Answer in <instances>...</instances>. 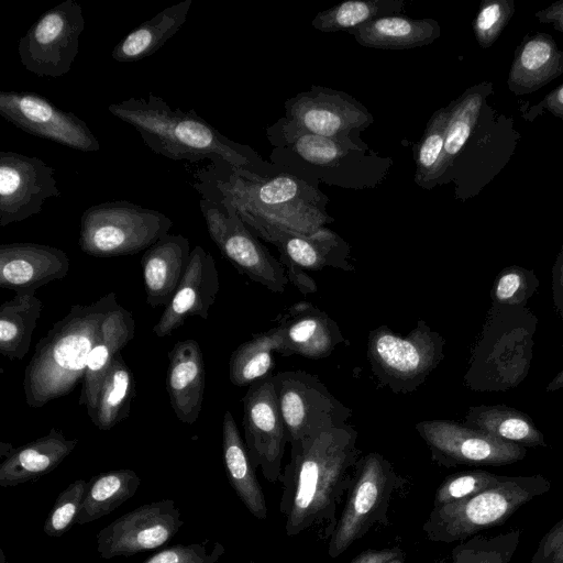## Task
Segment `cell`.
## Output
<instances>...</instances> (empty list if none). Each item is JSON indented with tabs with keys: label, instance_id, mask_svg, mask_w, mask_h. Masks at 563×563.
<instances>
[{
	"label": "cell",
	"instance_id": "1",
	"mask_svg": "<svg viewBox=\"0 0 563 563\" xmlns=\"http://www.w3.org/2000/svg\"><path fill=\"white\" fill-rule=\"evenodd\" d=\"M357 438L353 426L346 424L321 432L290 453L280 478L279 505L288 537L313 531L330 539L362 457Z\"/></svg>",
	"mask_w": 563,
	"mask_h": 563
},
{
	"label": "cell",
	"instance_id": "2",
	"mask_svg": "<svg viewBox=\"0 0 563 563\" xmlns=\"http://www.w3.org/2000/svg\"><path fill=\"white\" fill-rule=\"evenodd\" d=\"M197 168L192 187L201 198L231 207L240 219L274 224L312 235L332 223L329 198L288 173L260 176L238 169L221 158Z\"/></svg>",
	"mask_w": 563,
	"mask_h": 563
},
{
	"label": "cell",
	"instance_id": "3",
	"mask_svg": "<svg viewBox=\"0 0 563 563\" xmlns=\"http://www.w3.org/2000/svg\"><path fill=\"white\" fill-rule=\"evenodd\" d=\"M110 113L132 125L154 153L174 161L221 158L231 166L260 176H272L266 164L247 145L236 143L207 122L194 109H173L162 97H130L108 106ZM280 173V172H279Z\"/></svg>",
	"mask_w": 563,
	"mask_h": 563
},
{
	"label": "cell",
	"instance_id": "4",
	"mask_svg": "<svg viewBox=\"0 0 563 563\" xmlns=\"http://www.w3.org/2000/svg\"><path fill=\"white\" fill-rule=\"evenodd\" d=\"M273 150L269 159L288 173L318 187L368 189L387 177L393 159L378 155L366 143L342 142L300 130L285 117L266 129Z\"/></svg>",
	"mask_w": 563,
	"mask_h": 563
},
{
	"label": "cell",
	"instance_id": "5",
	"mask_svg": "<svg viewBox=\"0 0 563 563\" xmlns=\"http://www.w3.org/2000/svg\"><path fill=\"white\" fill-rule=\"evenodd\" d=\"M119 306L109 292L89 305H73L35 346L24 371L26 404L41 408L71 393L82 380L89 354L101 338L102 323Z\"/></svg>",
	"mask_w": 563,
	"mask_h": 563
},
{
	"label": "cell",
	"instance_id": "6",
	"mask_svg": "<svg viewBox=\"0 0 563 563\" xmlns=\"http://www.w3.org/2000/svg\"><path fill=\"white\" fill-rule=\"evenodd\" d=\"M538 318L527 307H494L487 311L471 350L463 384L474 391H506L529 374Z\"/></svg>",
	"mask_w": 563,
	"mask_h": 563
},
{
	"label": "cell",
	"instance_id": "7",
	"mask_svg": "<svg viewBox=\"0 0 563 563\" xmlns=\"http://www.w3.org/2000/svg\"><path fill=\"white\" fill-rule=\"evenodd\" d=\"M550 488V481L540 474L505 475L500 483L471 498L433 507L422 531L433 542L464 541L504 525L521 506Z\"/></svg>",
	"mask_w": 563,
	"mask_h": 563
},
{
	"label": "cell",
	"instance_id": "8",
	"mask_svg": "<svg viewBox=\"0 0 563 563\" xmlns=\"http://www.w3.org/2000/svg\"><path fill=\"white\" fill-rule=\"evenodd\" d=\"M173 221L161 211L126 200L106 201L80 217L79 247L93 257H115L145 251L168 234Z\"/></svg>",
	"mask_w": 563,
	"mask_h": 563
},
{
	"label": "cell",
	"instance_id": "9",
	"mask_svg": "<svg viewBox=\"0 0 563 563\" xmlns=\"http://www.w3.org/2000/svg\"><path fill=\"white\" fill-rule=\"evenodd\" d=\"M445 339L426 321L406 335L387 325L371 330L366 355L380 385L395 394L417 390L444 358Z\"/></svg>",
	"mask_w": 563,
	"mask_h": 563
},
{
	"label": "cell",
	"instance_id": "10",
	"mask_svg": "<svg viewBox=\"0 0 563 563\" xmlns=\"http://www.w3.org/2000/svg\"><path fill=\"white\" fill-rule=\"evenodd\" d=\"M401 486L402 478L386 457L378 452L362 456L329 539V556L338 558L374 526L385 523L393 497Z\"/></svg>",
	"mask_w": 563,
	"mask_h": 563
},
{
	"label": "cell",
	"instance_id": "11",
	"mask_svg": "<svg viewBox=\"0 0 563 563\" xmlns=\"http://www.w3.org/2000/svg\"><path fill=\"white\" fill-rule=\"evenodd\" d=\"M290 453L323 431L345 427L352 410L335 398L314 374L286 371L273 375Z\"/></svg>",
	"mask_w": 563,
	"mask_h": 563
},
{
	"label": "cell",
	"instance_id": "12",
	"mask_svg": "<svg viewBox=\"0 0 563 563\" xmlns=\"http://www.w3.org/2000/svg\"><path fill=\"white\" fill-rule=\"evenodd\" d=\"M85 29L81 5L65 0L44 12L20 37L18 54L23 67L38 77L66 75L79 53Z\"/></svg>",
	"mask_w": 563,
	"mask_h": 563
},
{
	"label": "cell",
	"instance_id": "13",
	"mask_svg": "<svg viewBox=\"0 0 563 563\" xmlns=\"http://www.w3.org/2000/svg\"><path fill=\"white\" fill-rule=\"evenodd\" d=\"M199 206L210 239L238 272L275 294L284 292L289 282L285 267L258 241L236 212L229 206L203 198Z\"/></svg>",
	"mask_w": 563,
	"mask_h": 563
},
{
	"label": "cell",
	"instance_id": "14",
	"mask_svg": "<svg viewBox=\"0 0 563 563\" xmlns=\"http://www.w3.org/2000/svg\"><path fill=\"white\" fill-rule=\"evenodd\" d=\"M431 459L443 467L503 466L523 460L527 448L500 440L463 422L432 419L416 423Z\"/></svg>",
	"mask_w": 563,
	"mask_h": 563
},
{
	"label": "cell",
	"instance_id": "15",
	"mask_svg": "<svg viewBox=\"0 0 563 563\" xmlns=\"http://www.w3.org/2000/svg\"><path fill=\"white\" fill-rule=\"evenodd\" d=\"M285 118L302 131L342 142L362 143L374 117L353 96L313 85L285 101Z\"/></svg>",
	"mask_w": 563,
	"mask_h": 563
},
{
	"label": "cell",
	"instance_id": "16",
	"mask_svg": "<svg viewBox=\"0 0 563 563\" xmlns=\"http://www.w3.org/2000/svg\"><path fill=\"white\" fill-rule=\"evenodd\" d=\"M245 446L253 467L271 483L280 482L287 433L273 374L251 384L242 398Z\"/></svg>",
	"mask_w": 563,
	"mask_h": 563
},
{
	"label": "cell",
	"instance_id": "17",
	"mask_svg": "<svg viewBox=\"0 0 563 563\" xmlns=\"http://www.w3.org/2000/svg\"><path fill=\"white\" fill-rule=\"evenodd\" d=\"M0 114L24 132L63 146L97 152L100 144L88 124L31 91H0Z\"/></svg>",
	"mask_w": 563,
	"mask_h": 563
},
{
	"label": "cell",
	"instance_id": "18",
	"mask_svg": "<svg viewBox=\"0 0 563 563\" xmlns=\"http://www.w3.org/2000/svg\"><path fill=\"white\" fill-rule=\"evenodd\" d=\"M184 525L173 499L144 504L114 519L97 534L102 559L131 556L168 543Z\"/></svg>",
	"mask_w": 563,
	"mask_h": 563
},
{
	"label": "cell",
	"instance_id": "19",
	"mask_svg": "<svg viewBox=\"0 0 563 563\" xmlns=\"http://www.w3.org/2000/svg\"><path fill=\"white\" fill-rule=\"evenodd\" d=\"M54 167L38 157L0 152V227L40 213L48 198H59Z\"/></svg>",
	"mask_w": 563,
	"mask_h": 563
},
{
	"label": "cell",
	"instance_id": "20",
	"mask_svg": "<svg viewBox=\"0 0 563 563\" xmlns=\"http://www.w3.org/2000/svg\"><path fill=\"white\" fill-rule=\"evenodd\" d=\"M244 223L256 236L277 247L283 266L294 264L303 271H321L324 267L354 271L349 243L328 228L305 235L261 221L249 220Z\"/></svg>",
	"mask_w": 563,
	"mask_h": 563
},
{
	"label": "cell",
	"instance_id": "21",
	"mask_svg": "<svg viewBox=\"0 0 563 563\" xmlns=\"http://www.w3.org/2000/svg\"><path fill=\"white\" fill-rule=\"evenodd\" d=\"M219 290L220 278L213 256L202 246L196 245L175 295L153 327L155 335H170L189 317L197 316L207 320Z\"/></svg>",
	"mask_w": 563,
	"mask_h": 563
},
{
	"label": "cell",
	"instance_id": "22",
	"mask_svg": "<svg viewBox=\"0 0 563 563\" xmlns=\"http://www.w3.org/2000/svg\"><path fill=\"white\" fill-rule=\"evenodd\" d=\"M69 268V257L58 247L32 242L0 245V287L16 295L35 294L40 287L63 279Z\"/></svg>",
	"mask_w": 563,
	"mask_h": 563
},
{
	"label": "cell",
	"instance_id": "23",
	"mask_svg": "<svg viewBox=\"0 0 563 563\" xmlns=\"http://www.w3.org/2000/svg\"><path fill=\"white\" fill-rule=\"evenodd\" d=\"M279 344L276 353L310 360L330 356L345 342L338 323L324 311L307 301L288 307L276 325Z\"/></svg>",
	"mask_w": 563,
	"mask_h": 563
},
{
	"label": "cell",
	"instance_id": "24",
	"mask_svg": "<svg viewBox=\"0 0 563 563\" xmlns=\"http://www.w3.org/2000/svg\"><path fill=\"white\" fill-rule=\"evenodd\" d=\"M206 369L200 345L194 339L176 342L168 352L166 390L176 418L194 424L202 409Z\"/></svg>",
	"mask_w": 563,
	"mask_h": 563
},
{
	"label": "cell",
	"instance_id": "25",
	"mask_svg": "<svg viewBox=\"0 0 563 563\" xmlns=\"http://www.w3.org/2000/svg\"><path fill=\"white\" fill-rule=\"evenodd\" d=\"M189 240L181 234H166L145 250L142 274L146 302L152 308L166 307L175 295L189 263Z\"/></svg>",
	"mask_w": 563,
	"mask_h": 563
},
{
	"label": "cell",
	"instance_id": "26",
	"mask_svg": "<svg viewBox=\"0 0 563 563\" xmlns=\"http://www.w3.org/2000/svg\"><path fill=\"white\" fill-rule=\"evenodd\" d=\"M77 439H67L56 428L32 442L13 448L0 464V486L35 481L54 471L74 451Z\"/></svg>",
	"mask_w": 563,
	"mask_h": 563
},
{
	"label": "cell",
	"instance_id": "27",
	"mask_svg": "<svg viewBox=\"0 0 563 563\" xmlns=\"http://www.w3.org/2000/svg\"><path fill=\"white\" fill-rule=\"evenodd\" d=\"M135 321L132 313L120 305L102 323L101 338L91 350L81 380L79 405L92 412L100 387L117 354L134 338Z\"/></svg>",
	"mask_w": 563,
	"mask_h": 563
},
{
	"label": "cell",
	"instance_id": "28",
	"mask_svg": "<svg viewBox=\"0 0 563 563\" xmlns=\"http://www.w3.org/2000/svg\"><path fill=\"white\" fill-rule=\"evenodd\" d=\"M347 33L365 47L409 49L431 44L440 36V26L431 18L394 14L369 21Z\"/></svg>",
	"mask_w": 563,
	"mask_h": 563
},
{
	"label": "cell",
	"instance_id": "29",
	"mask_svg": "<svg viewBox=\"0 0 563 563\" xmlns=\"http://www.w3.org/2000/svg\"><path fill=\"white\" fill-rule=\"evenodd\" d=\"M222 453L227 476L235 494L255 518L266 519L267 506L263 489L229 410L224 412L222 421Z\"/></svg>",
	"mask_w": 563,
	"mask_h": 563
},
{
	"label": "cell",
	"instance_id": "30",
	"mask_svg": "<svg viewBox=\"0 0 563 563\" xmlns=\"http://www.w3.org/2000/svg\"><path fill=\"white\" fill-rule=\"evenodd\" d=\"M191 3L192 0H183L143 22L117 44L111 53L112 58L131 63L156 53L184 25Z\"/></svg>",
	"mask_w": 563,
	"mask_h": 563
},
{
	"label": "cell",
	"instance_id": "31",
	"mask_svg": "<svg viewBox=\"0 0 563 563\" xmlns=\"http://www.w3.org/2000/svg\"><path fill=\"white\" fill-rule=\"evenodd\" d=\"M462 422L527 449L547 446L543 433L537 428L531 417L506 405L472 406Z\"/></svg>",
	"mask_w": 563,
	"mask_h": 563
},
{
	"label": "cell",
	"instance_id": "32",
	"mask_svg": "<svg viewBox=\"0 0 563 563\" xmlns=\"http://www.w3.org/2000/svg\"><path fill=\"white\" fill-rule=\"evenodd\" d=\"M43 302L35 294H19L0 306V353L13 361L27 354Z\"/></svg>",
	"mask_w": 563,
	"mask_h": 563
},
{
	"label": "cell",
	"instance_id": "33",
	"mask_svg": "<svg viewBox=\"0 0 563 563\" xmlns=\"http://www.w3.org/2000/svg\"><path fill=\"white\" fill-rule=\"evenodd\" d=\"M140 485V477L130 468L95 475L87 484L77 523L86 525L109 515L133 497Z\"/></svg>",
	"mask_w": 563,
	"mask_h": 563
},
{
	"label": "cell",
	"instance_id": "34",
	"mask_svg": "<svg viewBox=\"0 0 563 563\" xmlns=\"http://www.w3.org/2000/svg\"><path fill=\"white\" fill-rule=\"evenodd\" d=\"M134 397V374L119 353L100 387L89 418L99 430L108 431L128 418Z\"/></svg>",
	"mask_w": 563,
	"mask_h": 563
},
{
	"label": "cell",
	"instance_id": "35",
	"mask_svg": "<svg viewBox=\"0 0 563 563\" xmlns=\"http://www.w3.org/2000/svg\"><path fill=\"white\" fill-rule=\"evenodd\" d=\"M279 339L276 327L255 333L240 344L229 360V378L238 387L250 386L271 374L274 367L273 353L277 351Z\"/></svg>",
	"mask_w": 563,
	"mask_h": 563
},
{
	"label": "cell",
	"instance_id": "36",
	"mask_svg": "<svg viewBox=\"0 0 563 563\" xmlns=\"http://www.w3.org/2000/svg\"><path fill=\"white\" fill-rule=\"evenodd\" d=\"M404 7V0H347L318 12L311 24L321 32H349L375 19L400 14Z\"/></svg>",
	"mask_w": 563,
	"mask_h": 563
},
{
	"label": "cell",
	"instance_id": "37",
	"mask_svg": "<svg viewBox=\"0 0 563 563\" xmlns=\"http://www.w3.org/2000/svg\"><path fill=\"white\" fill-rule=\"evenodd\" d=\"M450 109V106L441 108L432 114L415 146V183L421 188L430 189L443 179L444 140Z\"/></svg>",
	"mask_w": 563,
	"mask_h": 563
},
{
	"label": "cell",
	"instance_id": "38",
	"mask_svg": "<svg viewBox=\"0 0 563 563\" xmlns=\"http://www.w3.org/2000/svg\"><path fill=\"white\" fill-rule=\"evenodd\" d=\"M522 529L494 537L475 534L453 548L450 563H511Z\"/></svg>",
	"mask_w": 563,
	"mask_h": 563
},
{
	"label": "cell",
	"instance_id": "39",
	"mask_svg": "<svg viewBox=\"0 0 563 563\" xmlns=\"http://www.w3.org/2000/svg\"><path fill=\"white\" fill-rule=\"evenodd\" d=\"M539 279L532 269L512 265L503 268L496 276L490 289L494 307H527L528 300L536 294Z\"/></svg>",
	"mask_w": 563,
	"mask_h": 563
},
{
	"label": "cell",
	"instance_id": "40",
	"mask_svg": "<svg viewBox=\"0 0 563 563\" xmlns=\"http://www.w3.org/2000/svg\"><path fill=\"white\" fill-rule=\"evenodd\" d=\"M450 107L451 109L444 140V176L446 170L452 167L455 157L470 139L472 128L476 119L478 99L473 95H464Z\"/></svg>",
	"mask_w": 563,
	"mask_h": 563
},
{
	"label": "cell",
	"instance_id": "41",
	"mask_svg": "<svg viewBox=\"0 0 563 563\" xmlns=\"http://www.w3.org/2000/svg\"><path fill=\"white\" fill-rule=\"evenodd\" d=\"M505 475L484 470L463 471L448 476L435 490L433 507L471 498L500 483Z\"/></svg>",
	"mask_w": 563,
	"mask_h": 563
},
{
	"label": "cell",
	"instance_id": "42",
	"mask_svg": "<svg viewBox=\"0 0 563 563\" xmlns=\"http://www.w3.org/2000/svg\"><path fill=\"white\" fill-rule=\"evenodd\" d=\"M87 484L76 479L58 495L43 526L47 537H62L77 523Z\"/></svg>",
	"mask_w": 563,
	"mask_h": 563
},
{
	"label": "cell",
	"instance_id": "43",
	"mask_svg": "<svg viewBox=\"0 0 563 563\" xmlns=\"http://www.w3.org/2000/svg\"><path fill=\"white\" fill-rule=\"evenodd\" d=\"M207 542L176 544L154 553L142 563H217L225 549L220 542H213L208 549Z\"/></svg>",
	"mask_w": 563,
	"mask_h": 563
},
{
	"label": "cell",
	"instance_id": "44",
	"mask_svg": "<svg viewBox=\"0 0 563 563\" xmlns=\"http://www.w3.org/2000/svg\"><path fill=\"white\" fill-rule=\"evenodd\" d=\"M530 563H563V517L542 537Z\"/></svg>",
	"mask_w": 563,
	"mask_h": 563
},
{
	"label": "cell",
	"instance_id": "45",
	"mask_svg": "<svg viewBox=\"0 0 563 563\" xmlns=\"http://www.w3.org/2000/svg\"><path fill=\"white\" fill-rule=\"evenodd\" d=\"M553 48L549 42L541 38L529 41L522 48L519 58L522 69L537 73L553 57Z\"/></svg>",
	"mask_w": 563,
	"mask_h": 563
},
{
	"label": "cell",
	"instance_id": "46",
	"mask_svg": "<svg viewBox=\"0 0 563 563\" xmlns=\"http://www.w3.org/2000/svg\"><path fill=\"white\" fill-rule=\"evenodd\" d=\"M501 19V7L499 3L486 4L478 13L475 21V32L479 37L487 36Z\"/></svg>",
	"mask_w": 563,
	"mask_h": 563
},
{
	"label": "cell",
	"instance_id": "47",
	"mask_svg": "<svg viewBox=\"0 0 563 563\" xmlns=\"http://www.w3.org/2000/svg\"><path fill=\"white\" fill-rule=\"evenodd\" d=\"M551 287L555 310L563 321V245L552 267Z\"/></svg>",
	"mask_w": 563,
	"mask_h": 563
},
{
	"label": "cell",
	"instance_id": "48",
	"mask_svg": "<svg viewBox=\"0 0 563 563\" xmlns=\"http://www.w3.org/2000/svg\"><path fill=\"white\" fill-rule=\"evenodd\" d=\"M401 554L404 552L398 547L382 550L371 549L362 552L351 563H388Z\"/></svg>",
	"mask_w": 563,
	"mask_h": 563
},
{
	"label": "cell",
	"instance_id": "49",
	"mask_svg": "<svg viewBox=\"0 0 563 563\" xmlns=\"http://www.w3.org/2000/svg\"><path fill=\"white\" fill-rule=\"evenodd\" d=\"M563 388V366L561 371L553 377V379L548 384L547 391L552 393Z\"/></svg>",
	"mask_w": 563,
	"mask_h": 563
},
{
	"label": "cell",
	"instance_id": "50",
	"mask_svg": "<svg viewBox=\"0 0 563 563\" xmlns=\"http://www.w3.org/2000/svg\"><path fill=\"white\" fill-rule=\"evenodd\" d=\"M404 562H405V554H401L388 563H404Z\"/></svg>",
	"mask_w": 563,
	"mask_h": 563
},
{
	"label": "cell",
	"instance_id": "51",
	"mask_svg": "<svg viewBox=\"0 0 563 563\" xmlns=\"http://www.w3.org/2000/svg\"><path fill=\"white\" fill-rule=\"evenodd\" d=\"M0 563H10V562L7 560V558H5V555H4V553H3V550H2V549H0Z\"/></svg>",
	"mask_w": 563,
	"mask_h": 563
},
{
	"label": "cell",
	"instance_id": "52",
	"mask_svg": "<svg viewBox=\"0 0 563 563\" xmlns=\"http://www.w3.org/2000/svg\"><path fill=\"white\" fill-rule=\"evenodd\" d=\"M558 99L563 104V87L558 91Z\"/></svg>",
	"mask_w": 563,
	"mask_h": 563
},
{
	"label": "cell",
	"instance_id": "53",
	"mask_svg": "<svg viewBox=\"0 0 563 563\" xmlns=\"http://www.w3.org/2000/svg\"><path fill=\"white\" fill-rule=\"evenodd\" d=\"M437 563H450V561L449 560H444V561H439Z\"/></svg>",
	"mask_w": 563,
	"mask_h": 563
},
{
	"label": "cell",
	"instance_id": "54",
	"mask_svg": "<svg viewBox=\"0 0 563 563\" xmlns=\"http://www.w3.org/2000/svg\"><path fill=\"white\" fill-rule=\"evenodd\" d=\"M249 563H254V562H249Z\"/></svg>",
	"mask_w": 563,
	"mask_h": 563
},
{
	"label": "cell",
	"instance_id": "55",
	"mask_svg": "<svg viewBox=\"0 0 563 563\" xmlns=\"http://www.w3.org/2000/svg\"><path fill=\"white\" fill-rule=\"evenodd\" d=\"M563 435V434H562Z\"/></svg>",
	"mask_w": 563,
	"mask_h": 563
}]
</instances>
